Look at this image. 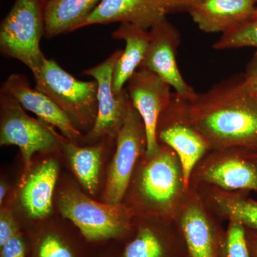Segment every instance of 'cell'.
Listing matches in <instances>:
<instances>
[{
	"mask_svg": "<svg viewBox=\"0 0 257 257\" xmlns=\"http://www.w3.org/2000/svg\"><path fill=\"white\" fill-rule=\"evenodd\" d=\"M101 0H48L44 5L45 35L52 38L79 29Z\"/></svg>",
	"mask_w": 257,
	"mask_h": 257,
	"instance_id": "cell-23",
	"label": "cell"
},
{
	"mask_svg": "<svg viewBox=\"0 0 257 257\" xmlns=\"http://www.w3.org/2000/svg\"><path fill=\"white\" fill-rule=\"evenodd\" d=\"M160 145L156 155L139 162L122 203L135 217L175 220L189 187L177 154Z\"/></svg>",
	"mask_w": 257,
	"mask_h": 257,
	"instance_id": "cell-2",
	"label": "cell"
},
{
	"mask_svg": "<svg viewBox=\"0 0 257 257\" xmlns=\"http://www.w3.org/2000/svg\"><path fill=\"white\" fill-rule=\"evenodd\" d=\"M199 184L257 194V150L243 147L210 150L196 165L189 179V186Z\"/></svg>",
	"mask_w": 257,
	"mask_h": 257,
	"instance_id": "cell-7",
	"label": "cell"
},
{
	"mask_svg": "<svg viewBox=\"0 0 257 257\" xmlns=\"http://www.w3.org/2000/svg\"><path fill=\"white\" fill-rule=\"evenodd\" d=\"M28 236L23 231L0 246V257H28Z\"/></svg>",
	"mask_w": 257,
	"mask_h": 257,
	"instance_id": "cell-27",
	"label": "cell"
},
{
	"mask_svg": "<svg viewBox=\"0 0 257 257\" xmlns=\"http://www.w3.org/2000/svg\"><path fill=\"white\" fill-rule=\"evenodd\" d=\"M246 241L251 257H257V232L253 230L246 229Z\"/></svg>",
	"mask_w": 257,
	"mask_h": 257,
	"instance_id": "cell-30",
	"label": "cell"
},
{
	"mask_svg": "<svg viewBox=\"0 0 257 257\" xmlns=\"http://www.w3.org/2000/svg\"><path fill=\"white\" fill-rule=\"evenodd\" d=\"M252 20H257V10L256 12V14H255L254 17H253Z\"/></svg>",
	"mask_w": 257,
	"mask_h": 257,
	"instance_id": "cell-33",
	"label": "cell"
},
{
	"mask_svg": "<svg viewBox=\"0 0 257 257\" xmlns=\"http://www.w3.org/2000/svg\"><path fill=\"white\" fill-rule=\"evenodd\" d=\"M56 204L61 215L94 246L123 243L133 231L135 216L125 204L97 202L72 184L59 191Z\"/></svg>",
	"mask_w": 257,
	"mask_h": 257,
	"instance_id": "cell-3",
	"label": "cell"
},
{
	"mask_svg": "<svg viewBox=\"0 0 257 257\" xmlns=\"http://www.w3.org/2000/svg\"><path fill=\"white\" fill-rule=\"evenodd\" d=\"M257 0H202L189 10L202 31L222 34L252 20Z\"/></svg>",
	"mask_w": 257,
	"mask_h": 257,
	"instance_id": "cell-19",
	"label": "cell"
},
{
	"mask_svg": "<svg viewBox=\"0 0 257 257\" xmlns=\"http://www.w3.org/2000/svg\"><path fill=\"white\" fill-rule=\"evenodd\" d=\"M28 257H98L96 248L81 234L55 223L43 222L25 231Z\"/></svg>",
	"mask_w": 257,
	"mask_h": 257,
	"instance_id": "cell-17",
	"label": "cell"
},
{
	"mask_svg": "<svg viewBox=\"0 0 257 257\" xmlns=\"http://www.w3.org/2000/svg\"><path fill=\"white\" fill-rule=\"evenodd\" d=\"M126 85L132 104L141 116L146 130L145 157H154L161 148L157 139V126L161 114L170 104L173 93L171 86L157 74L143 69L137 70Z\"/></svg>",
	"mask_w": 257,
	"mask_h": 257,
	"instance_id": "cell-12",
	"label": "cell"
},
{
	"mask_svg": "<svg viewBox=\"0 0 257 257\" xmlns=\"http://www.w3.org/2000/svg\"><path fill=\"white\" fill-rule=\"evenodd\" d=\"M58 175V162L49 157L32 166L19 184L20 209L27 219L35 225L45 222L52 214Z\"/></svg>",
	"mask_w": 257,
	"mask_h": 257,
	"instance_id": "cell-15",
	"label": "cell"
},
{
	"mask_svg": "<svg viewBox=\"0 0 257 257\" xmlns=\"http://www.w3.org/2000/svg\"><path fill=\"white\" fill-rule=\"evenodd\" d=\"M150 33V43L139 69L151 71L177 94L191 99L197 92L184 80L177 65V49L181 42L178 30L165 18L152 27Z\"/></svg>",
	"mask_w": 257,
	"mask_h": 257,
	"instance_id": "cell-14",
	"label": "cell"
},
{
	"mask_svg": "<svg viewBox=\"0 0 257 257\" xmlns=\"http://www.w3.org/2000/svg\"><path fill=\"white\" fill-rule=\"evenodd\" d=\"M167 11L156 0H101L79 26L130 23L148 30L166 18Z\"/></svg>",
	"mask_w": 257,
	"mask_h": 257,
	"instance_id": "cell-18",
	"label": "cell"
},
{
	"mask_svg": "<svg viewBox=\"0 0 257 257\" xmlns=\"http://www.w3.org/2000/svg\"><path fill=\"white\" fill-rule=\"evenodd\" d=\"M1 92L13 96L24 109L34 113L39 119L60 130L69 141L79 145L84 142V134L74 126L67 115L48 96L35 88L32 89L23 74L10 75L3 82Z\"/></svg>",
	"mask_w": 257,
	"mask_h": 257,
	"instance_id": "cell-16",
	"label": "cell"
},
{
	"mask_svg": "<svg viewBox=\"0 0 257 257\" xmlns=\"http://www.w3.org/2000/svg\"><path fill=\"white\" fill-rule=\"evenodd\" d=\"M35 89L48 96L81 133L92 130L97 115V82L81 81L55 60L45 58L35 75ZM84 134V135H85Z\"/></svg>",
	"mask_w": 257,
	"mask_h": 257,
	"instance_id": "cell-4",
	"label": "cell"
},
{
	"mask_svg": "<svg viewBox=\"0 0 257 257\" xmlns=\"http://www.w3.org/2000/svg\"><path fill=\"white\" fill-rule=\"evenodd\" d=\"M197 191L206 206L221 221H236L257 232V201L248 192H229L207 185L189 186Z\"/></svg>",
	"mask_w": 257,
	"mask_h": 257,
	"instance_id": "cell-20",
	"label": "cell"
},
{
	"mask_svg": "<svg viewBox=\"0 0 257 257\" xmlns=\"http://www.w3.org/2000/svg\"><path fill=\"white\" fill-rule=\"evenodd\" d=\"M23 231L21 225L15 218L14 211L9 206H3L0 209V246Z\"/></svg>",
	"mask_w": 257,
	"mask_h": 257,
	"instance_id": "cell-26",
	"label": "cell"
},
{
	"mask_svg": "<svg viewBox=\"0 0 257 257\" xmlns=\"http://www.w3.org/2000/svg\"><path fill=\"white\" fill-rule=\"evenodd\" d=\"M212 47L217 50L242 47L257 48V20H248L222 34Z\"/></svg>",
	"mask_w": 257,
	"mask_h": 257,
	"instance_id": "cell-24",
	"label": "cell"
},
{
	"mask_svg": "<svg viewBox=\"0 0 257 257\" xmlns=\"http://www.w3.org/2000/svg\"><path fill=\"white\" fill-rule=\"evenodd\" d=\"M146 150L145 124L131 102L126 119L115 140L114 153L103 191V202L122 203L135 171Z\"/></svg>",
	"mask_w": 257,
	"mask_h": 257,
	"instance_id": "cell-10",
	"label": "cell"
},
{
	"mask_svg": "<svg viewBox=\"0 0 257 257\" xmlns=\"http://www.w3.org/2000/svg\"><path fill=\"white\" fill-rule=\"evenodd\" d=\"M162 5L167 13L177 10H187L189 11L194 5L200 3L202 0H156Z\"/></svg>",
	"mask_w": 257,
	"mask_h": 257,
	"instance_id": "cell-29",
	"label": "cell"
},
{
	"mask_svg": "<svg viewBox=\"0 0 257 257\" xmlns=\"http://www.w3.org/2000/svg\"><path fill=\"white\" fill-rule=\"evenodd\" d=\"M9 190V185L5 180L2 179L1 183H0V205L1 207L5 204V199H6L7 196L8 195Z\"/></svg>",
	"mask_w": 257,
	"mask_h": 257,
	"instance_id": "cell-31",
	"label": "cell"
},
{
	"mask_svg": "<svg viewBox=\"0 0 257 257\" xmlns=\"http://www.w3.org/2000/svg\"><path fill=\"white\" fill-rule=\"evenodd\" d=\"M25 110L13 96L0 92V145L20 149L23 160L20 182L31 170L35 154L52 152L60 147V134L55 127L34 119Z\"/></svg>",
	"mask_w": 257,
	"mask_h": 257,
	"instance_id": "cell-6",
	"label": "cell"
},
{
	"mask_svg": "<svg viewBox=\"0 0 257 257\" xmlns=\"http://www.w3.org/2000/svg\"><path fill=\"white\" fill-rule=\"evenodd\" d=\"M225 257H251L246 241V229L236 221L228 222Z\"/></svg>",
	"mask_w": 257,
	"mask_h": 257,
	"instance_id": "cell-25",
	"label": "cell"
},
{
	"mask_svg": "<svg viewBox=\"0 0 257 257\" xmlns=\"http://www.w3.org/2000/svg\"><path fill=\"white\" fill-rule=\"evenodd\" d=\"M119 257H188L183 236L175 220L135 217L133 231Z\"/></svg>",
	"mask_w": 257,
	"mask_h": 257,
	"instance_id": "cell-13",
	"label": "cell"
},
{
	"mask_svg": "<svg viewBox=\"0 0 257 257\" xmlns=\"http://www.w3.org/2000/svg\"><path fill=\"white\" fill-rule=\"evenodd\" d=\"M189 114L211 150L229 147L257 150V99L243 74L196 93L189 99Z\"/></svg>",
	"mask_w": 257,
	"mask_h": 257,
	"instance_id": "cell-1",
	"label": "cell"
},
{
	"mask_svg": "<svg viewBox=\"0 0 257 257\" xmlns=\"http://www.w3.org/2000/svg\"><path fill=\"white\" fill-rule=\"evenodd\" d=\"M123 50H117L101 63L83 72L97 82V115L92 130L84 135L83 143L90 145L104 138L116 140L124 124L131 100L126 88L119 94L112 89L113 72Z\"/></svg>",
	"mask_w": 257,
	"mask_h": 257,
	"instance_id": "cell-11",
	"label": "cell"
},
{
	"mask_svg": "<svg viewBox=\"0 0 257 257\" xmlns=\"http://www.w3.org/2000/svg\"><path fill=\"white\" fill-rule=\"evenodd\" d=\"M121 249V248H120V249L112 248V249L108 250V251L101 253L98 257H119Z\"/></svg>",
	"mask_w": 257,
	"mask_h": 257,
	"instance_id": "cell-32",
	"label": "cell"
},
{
	"mask_svg": "<svg viewBox=\"0 0 257 257\" xmlns=\"http://www.w3.org/2000/svg\"><path fill=\"white\" fill-rule=\"evenodd\" d=\"M243 76L250 92L257 99V52L248 62Z\"/></svg>",
	"mask_w": 257,
	"mask_h": 257,
	"instance_id": "cell-28",
	"label": "cell"
},
{
	"mask_svg": "<svg viewBox=\"0 0 257 257\" xmlns=\"http://www.w3.org/2000/svg\"><path fill=\"white\" fill-rule=\"evenodd\" d=\"M188 257H225L226 229L195 189L189 187L175 217Z\"/></svg>",
	"mask_w": 257,
	"mask_h": 257,
	"instance_id": "cell-9",
	"label": "cell"
},
{
	"mask_svg": "<svg viewBox=\"0 0 257 257\" xmlns=\"http://www.w3.org/2000/svg\"><path fill=\"white\" fill-rule=\"evenodd\" d=\"M59 138L60 147L76 178L87 194L95 195L99 188L105 143L110 138L102 139L99 143L88 146H81L69 141L63 135H60Z\"/></svg>",
	"mask_w": 257,
	"mask_h": 257,
	"instance_id": "cell-22",
	"label": "cell"
},
{
	"mask_svg": "<svg viewBox=\"0 0 257 257\" xmlns=\"http://www.w3.org/2000/svg\"><path fill=\"white\" fill-rule=\"evenodd\" d=\"M111 37L124 40L126 44L113 72V92L117 94L122 92L128 79L141 65L150 43V33L132 24L121 23Z\"/></svg>",
	"mask_w": 257,
	"mask_h": 257,
	"instance_id": "cell-21",
	"label": "cell"
},
{
	"mask_svg": "<svg viewBox=\"0 0 257 257\" xmlns=\"http://www.w3.org/2000/svg\"><path fill=\"white\" fill-rule=\"evenodd\" d=\"M41 0H15L0 27V50L3 55L25 64L35 75L45 57L40 49L45 35Z\"/></svg>",
	"mask_w": 257,
	"mask_h": 257,
	"instance_id": "cell-5",
	"label": "cell"
},
{
	"mask_svg": "<svg viewBox=\"0 0 257 257\" xmlns=\"http://www.w3.org/2000/svg\"><path fill=\"white\" fill-rule=\"evenodd\" d=\"M156 135L160 145L170 147L177 154L189 187L193 170L211 150L207 140L191 120L189 99L172 93L170 104L160 115Z\"/></svg>",
	"mask_w": 257,
	"mask_h": 257,
	"instance_id": "cell-8",
	"label": "cell"
}]
</instances>
